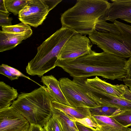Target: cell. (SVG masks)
<instances>
[{"instance_id": "cell-1", "label": "cell", "mask_w": 131, "mask_h": 131, "mask_svg": "<svg viewBox=\"0 0 131 131\" xmlns=\"http://www.w3.org/2000/svg\"><path fill=\"white\" fill-rule=\"evenodd\" d=\"M127 62L125 58L109 53H97L92 50L75 59L58 60L56 67H61L73 78L99 76L112 80L123 81L127 77Z\"/></svg>"}, {"instance_id": "cell-2", "label": "cell", "mask_w": 131, "mask_h": 131, "mask_svg": "<svg viewBox=\"0 0 131 131\" xmlns=\"http://www.w3.org/2000/svg\"><path fill=\"white\" fill-rule=\"evenodd\" d=\"M106 0H78L75 5L61 15L62 27L69 28L83 35L96 30L98 20L110 7Z\"/></svg>"}, {"instance_id": "cell-3", "label": "cell", "mask_w": 131, "mask_h": 131, "mask_svg": "<svg viewBox=\"0 0 131 131\" xmlns=\"http://www.w3.org/2000/svg\"><path fill=\"white\" fill-rule=\"evenodd\" d=\"M75 32L62 27L44 41L37 48L35 56L28 62L26 68L27 73L41 78L53 69L63 46Z\"/></svg>"}, {"instance_id": "cell-4", "label": "cell", "mask_w": 131, "mask_h": 131, "mask_svg": "<svg viewBox=\"0 0 131 131\" xmlns=\"http://www.w3.org/2000/svg\"><path fill=\"white\" fill-rule=\"evenodd\" d=\"M52 98L46 86H41L29 93H21L11 105L30 124L42 127L52 116Z\"/></svg>"}, {"instance_id": "cell-5", "label": "cell", "mask_w": 131, "mask_h": 131, "mask_svg": "<svg viewBox=\"0 0 131 131\" xmlns=\"http://www.w3.org/2000/svg\"><path fill=\"white\" fill-rule=\"evenodd\" d=\"M113 23L121 34H115L96 30L88 35L92 44L103 51L126 58L131 57V26L115 20Z\"/></svg>"}, {"instance_id": "cell-6", "label": "cell", "mask_w": 131, "mask_h": 131, "mask_svg": "<svg viewBox=\"0 0 131 131\" xmlns=\"http://www.w3.org/2000/svg\"><path fill=\"white\" fill-rule=\"evenodd\" d=\"M62 0H31L18 14L22 22L36 27L41 25L50 11Z\"/></svg>"}, {"instance_id": "cell-7", "label": "cell", "mask_w": 131, "mask_h": 131, "mask_svg": "<svg viewBox=\"0 0 131 131\" xmlns=\"http://www.w3.org/2000/svg\"><path fill=\"white\" fill-rule=\"evenodd\" d=\"M58 81L62 90L71 106L92 108L100 106L98 102L87 94L73 80L63 77Z\"/></svg>"}, {"instance_id": "cell-8", "label": "cell", "mask_w": 131, "mask_h": 131, "mask_svg": "<svg viewBox=\"0 0 131 131\" xmlns=\"http://www.w3.org/2000/svg\"><path fill=\"white\" fill-rule=\"evenodd\" d=\"M92 44L89 37L75 32L63 46L58 58L61 61L75 59L89 53Z\"/></svg>"}, {"instance_id": "cell-9", "label": "cell", "mask_w": 131, "mask_h": 131, "mask_svg": "<svg viewBox=\"0 0 131 131\" xmlns=\"http://www.w3.org/2000/svg\"><path fill=\"white\" fill-rule=\"evenodd\" d=\"M28 121L11 106L0 110V131H27Z\"/></svg>"}, {"instance_id": "cell-10", "label": "cell", "mask_w": 131, "mask_h": 131, "mask_svg": "<svg viewBox=\"0 0 131 131\" xmlns=\"http://www.w3.org/2000/svg\"><path fill=\"white\" fill-rule=\"evenodd\" d=\"M110 8L100 19L114 22L118 19L131 24V0H111Z\"/></svg>"}, {"instance_id": "cell-11", "label": "cell", "mask_w": 131, "mask_h": 131, "mask_svg": "<svg viewBox=\"0 0 131 131\" xmlns=\"http://www.w3.org/2000/svg\"><path fill=\"white\" fill-rule=\"evenodd\" d=\"M93 98L100 104L119 109L122 111H131V101L118 97L96 89L94 91Z\"/></svg>"}, {"instance_id": "cell-12", "label": "cell", "mask_w": 131, "mask_h": 131, "mask_svg": "<svg viewBox=\"0 0 131 131\" xmlns=\"http://www.w3.org/2000/svg\"><path fill=\"white\" fill-rule=\"evenodd\" d=\"M41 82L46 87L53 101L71 106L62 90L59 81L53 75L42 76L41 78Z\"/></svg>"}, {"instance_id": "cell-13", "label": "cell", "mask_w": 131, "mask_h": 131, "mask_svg": "<svg viewBox=\"0 0 131 131\" xmlns=\"http://www.w3.org/2000/svg\"><path fill=\"white\" fill-rule=\"evenodd\" d=\"M86 82L96 89L113 95L124 98L126 85H113L102 80L97 76L93 79H87Z\"/></svg>"}, {"instance_id": "cell-14", "label": "cell", "mask_w": 131, "mask_h": 131, "mask_svg": "<svg viewBox=\"0 0 131 131\" xmlns=\"http://www.w3.org/2000/svg\"><path fill=\"white\" fill-rule=\"evenodd\" d=\"M32 32L14 34L0 31V52L11 49L30 37Z\"/></svg>"}, {"instance_id": "cell-15", "label": "cell", "mask_w": 131, "mask_h": 131, "mask_svg": "<svg viewBox=\"0 0 131 131\" xmlns=\"http://www.w3.org/2000/svg\"><path fill=\"white\" fill-rule=\"evenodd\" d=\"M52 107L64 113L71 119L76 121L85 117L92 118L89 108L82 107H73L64 105L54 101L52 102Z\"/></svg>"}, {"instance_id": "cell-16", "label": "cell", "mask_w": 131, "mask_h": 131, "mask_svg": "<svg viewBox=\"0 0 131 131\" xmlns=\"http://www.w3.org/2000/svg\"><path fill=\"white\" fill-rule=\"evenodd\" d=\"M91 115L99 126L97 131H130L131 129L123 126L112 116Z\"/></svg>"}, {"instance_id": "cell-17", "label": "cell", "mask_w": 131, "mask_h": 131, "mask_svg": "<svg viewBox=\"0 0 131 131\" xmlns=\"http://www.w3.org/2000/svg\"><path fill=\"white\" fill-rule=\"evenodd\" d=\"M17 90L0 81V110L10 106L18 96Z\"/></svg>"}, {"instance_id": "cell-18", "label": "cell", "mask_w": 131, "mask_h": 131, "mask_svg": "<svg viewBox=\"0 0 131 131\" xmlns=\"http://www.w3.org/2000/svg\"><path fill=\"white\" fill-rule=\"evenodd\" d=\"M52 116L58 120L62 131H79L75 121L72 120L62 111L52 107Z\"/></svg>"}, {"instance_id": "cell-19", "label": "cell", "mask_w": 131, "mask_h": 131, "mask_svg": "<svg viewBox=\"0 0 131 131\" xmlns=\"http://www.w3.org/2000/svg\"><path fill=\"white\" fill-rule=\"evenodd\" d=\"M31 0H4L8 11L15 15L19 14Z\"/></svg>"}, {"instance_id": "cell-20", "label": "cell", "mask_w": 131, "mask_h": 131, "mask_svg": "<svg viewBox=\"0 0 131 131\" xmlns=\"http://www.w3.org/2000/svg\"><path fill=\"white\" fill-rule=\"evenodd\" d=\"M89 108L91 115L111 117L117 115L122 111L116 108L101 105Z\"/></svg>"}, {"instance_id": "cell-21", "label": "cell", "mask_w": 131, "mask_h": 131, "mask_svg": "<svg viewBox=\"0 0 131 131\" xmlns=\"http://www.w3.org/2000/svg\"><path fill=\"white\" fill-rule=\"evenodd\" d=\"M2 31L8 33L20 34L32 32L30 27L23 23L10 26L2 27Z\"/></svg>"}, {"instance_id": "cell-22", "label": "cell", "mask_w": 131, "mask_h": 131, "mask_svg": "<svg viewBox=\"0 0 131 131\" xmlns=\"http://www.w3.org/2000/svg\"><path fill=\"white\" fill-rule=\"evenodd\" d=\"M96 30L99 31L109 32L115 34H121L119 29L113 23H109L106 21L99 19L96 23Z\"/></svg>"}, {"instance_id": "cell-23", "label": "cell", "mask_w": 131, "mask_h": 131, "mask_svg": "<svg viewBox=\"0 0 131 131\" xmlns=\"http://www.w3.org/2000/svg\"><path fill=\"white\" fill-rule=\"evenodd\" d=\"M112 117L124 127L131 126V111H122Z\"/></svg>"}, {"instance_id": "cell-24", "label": "cell", "mask_w": 131, "mask_h": 131, "mask_svg": "<svg viewBox=\"0 0 131 131\" xmlns=\"http://www.w3.org/2000/svg\"><path fill=\"white\" fill-rule=\"evenodd\" d=\"M43 128L44 131H62L59 122L53 116L49 119Z\"/></svg>"}, {"instance_id": "cell-25", "label": "cell", "mask_w": 131, "mask_h": 131, "mask_svg": "<svg viewBox=\"0 0 131 131\" xmlns=\"http://www.w3.org/2000/svg\"><path fill=\"white\" fill-rule=\"evenodd\" d=\"M76 121L84 126L91 127L96 131L99 127L98 125L93 119L92 117H86L78 119L76 120Z\"/></svg>"}, {"instance_id": "cell-26", "label": "cell", "mask_w": 131, "mask_h": 131, "mask_svg": "<svg viewBox=\"0 0 131 131\" xmlns=\"http://www.w3.org/2000/svg\"><path fill=\"white\" fill-rule=\"evenodd\" d=\"M10 13H5L0 11V26L2 27L12 25L13 18L9 17Z\"/></svg>"}, {"instance_id": "cell-27", "label": "cell", "mask_w": 131, "mask_h": 131, "mask_svg": "<svg viewBox=\"0 0 131 131\" xmlns=\"http://www.w3.org/2000/svg\"><path fill=\"white\" fill-rule=\"evenodd\" d=\"M2 65L5 68L8 70L11 73L14 75H15L18 77H22L26 78L29 80H31L34 82L37 83L33 81L29 77L26 76L23 74L19 70L9 66L7 64H2ZM38 84V83H37Z\"/></svg>"}, {"instance_id": "cell-28", "label": "cell", "mask_w": 131, "mask_h": 131, "mask_svg": "<svg viewBox=\"0 0 131 131\" xmlns=\"http://www.w3.org/2000/svg\"><path fill=\"white\" fill-rule=\"evenodd\" d=\"M0 74L6 76L11 80L18 79L19 78V77L12 74L2 65L0 66Z\"/></svg>"}, {"instance_id": "cell-29", "label": "cell", "mask_w": 131, "mask_h": 131, "mask_svg": "<svg viewBox=\"0 0 131 131\" xmlns=\"http://www.w3.org/2000/svg\"><path fill=\"white\" fill-rule=\"evenodd\" d=\"M75 124L79 131H97L91 127L84 126L76 121Z\"/></svg>"}, {"instance_id": "cell-30", "label": "cell", "mask_w": 131, "mask_h": 131, "mask_svg": "<svg viewBox=\"0 0 131 131\" xmlns=\"http://www.w3.org/2000/svg\"><path fill=\"white\" fill-rule=\"evenodd\" d=\"M27 131H44L43 127L41 126L35 124H30L29 127Z\"/></svg>"}, {"instance_id": "cell-31", "label": "cell", "mask_w": 131, "mask_h": 131, "mask_svg": "<svg viewBox=\"0 0 131 131\" xmlns=\"http://www.w3.org/2000/svg\"><path fill=\"white\" fill-rule=\"evenodd\" d=\"M127 75L126 78L131 79V57L127 60Z\"/></svg>"}, {"instance_id": "cell-32", "label": "cell", "mask_w": 131, "mask_h": 131, "mask_svg": "<svg viewBox=\"0 0 131 131\" xmlns=\"http://www.w3.org/2000/svg\"><path fill=\"white\" fill-rule=\"evenodd\" d=\"M124 97V98L131 101V91L126 85L125 87Z\"/></svg>"}, {"instance_id": "cell-33", "label": "cell", "mask_w": 131, "mask_h": 131, "mask_svg": "<svg viewBox=\"0 0 131 131\" xmlns=\"http://www.w3.org/2000/svg\"><path fill=\"white\" fill-rule=\"evenodd\" d=\"M0 11L6 13H9L6 9L4 0H0Z\"/></svg>"}, {"instance_id": "cell-34", "label": "cell", "mask_w": 131, "mask_h": 131, "mask_svg": "<svg viewBox=\"0 0 131 131\" xmlns=\"http://www.w3.org/2000/svg\"><path fill=\"white\" fill-rule=\"evenodd\" d=\"M123 82L125 85L129 87V89L131 91V79L126 78L123 80Z\"/></svg>"}, {"instance_id": "cell-35", "label": "cell", "mask_w": 131, "mask_h": 131, "mask_svg": "<svg viewBox=\"0 0 131 131\" xmlns=\"http://www.w3.org/2000/svg\"><path fill=\"white\" fill-rule=\"evenodd\" d=\"M130 131H131V129H130Z\"/></svg>"}]
</instances>
